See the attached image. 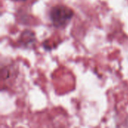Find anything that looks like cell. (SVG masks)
<instances>
[{"mask_svg": "<svg viewBox=\"0 0 128 128\" xmlns=\"http://www.w3.org/2000/svg\"><path fill=\"white\" fill-rule=\"evenodd\" d=\"M73 15V10L64 5L55 6L50 11V18L56 27L65 26L70 21Z\"/></svg>", "mask_w": 128, "mask_h": 128, "instance_id": "1", "label": "cell"}, {"mask_svg": "<svg viewBox=\"0 0 128 128\" xmlns=\"http://www.w3.org/2000/svg\"><path fill=\"white\" fill-rule=\"evenodd\" d=\"M14 1H25V0H14Z\"/></svg>", "mask_w": 128, "mask_h": 128, "instance_id": "2", "label": "cell"}]
</instances>
